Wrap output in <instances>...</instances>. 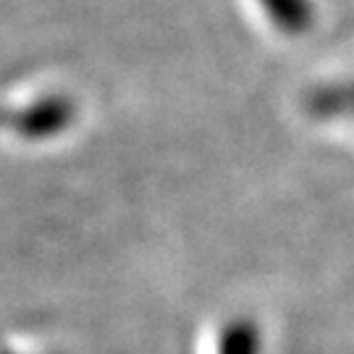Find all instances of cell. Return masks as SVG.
<instances>
[{
  "instance_id": "cell-1",
  "label": "cell",
  "mask_w": 354,
  "mask_h": 354,
  "mask_svg": "<svg viewBox=\"0 0 354 354\" xmlns=\"http://www.w3.org/2000/svg\"><path fill=\"white\" fill-rule=\"evenodd\" d=\"M74 121V102L68 97H48L29 108H0V127L13 129L29 140H48Z\"/></svg>"
},
{
  "instance_id": "cell-2",
  "label": "cell",
  "mask_w": 354,
  "mask_h": 354,
  "mask_svg": "<svg viewBox=\"0 0 354 354\" xmlns=\"http://www.w3.org/2000/svg\"><path fill=\"white\" fill-rule=\"evenodd\" d=\"M218 354H260V330L252 320L239 317L221 333Z\"/></svg>"
},
{
  "instance_id": "cell-3",
  "label": "cell",
  "mask_w": 354,
  "mask_h": 354,
  "mask_svg": "<svg viewBox=\"0 0 354 354\" xmlns=\"http://www.w3.org/2000/svg\"><path fill=\"white\" fill-rule=\"evenodd\" d=\"M310 111L317 115H336V113H354V82L352 84H336L315 92L310 97Z\"/></svg>"
},
{
  "instance_id": "cell-4",
  "label": "cell",
  "mask_w": 354,
  "mask_h": 354,
  "mask_svg": "<svg viewBox=\"0 0 354 354\" xmlns=\"http://www.w3.org/2000/svg\"><path fill=\"white\" fill-rule=\"evenodd\" d=\"M263 6L286 32H299L310 24V8L304 0H263Z\"/></svg>"
}]
</instances>
